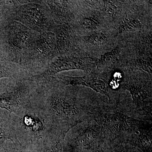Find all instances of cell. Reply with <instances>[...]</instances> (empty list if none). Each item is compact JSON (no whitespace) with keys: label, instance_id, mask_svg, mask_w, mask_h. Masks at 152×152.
Masks as SVG:
<instances>
[{"label":"cell","instance_id":"1","mask_svg":"<svg viewBox=\"0 0 152 152\" xmlns=\"http://www.w3.org/2000/svg\"><path fill=\"white\" fill-rule=\"evenodd\" d=\"M31 107L50 129L67 133L100 113L86 105L75 90L60 86L53 79L40 84Z\"/></svg>","mask_w":152,"mask_h":152},{"label":"cell","instance_id":"2","mask_svg":"<svg viewBox=\"0 0 152 152\" xmlns=\"http://www.w3.org/2000/svg\"><path fill=\"white\" fill-rule=\"evenodd\" d=\"M38 87L30 78L0 79V108L21 116L31 107Z\"/></svg>","mask_w":152,"mask_h":152},{"label":"cell","instance_id":"3","mask_svg":"<svg viewBox=\"0 0 152 152\" xmlns=\"http://www.w3.org/2000/svg\"><path fill=\"white\" fill-rule=\"evenodd\" d=\"M0 26V45L4 51L13 56L33 51L39 37L35 31L18 21L2 23Z\"/></svg>","mask_w":152,"mask_h":152},{"label":"cell","instance_id":"4","mask_svg":"<svg viewBox=\"0 0 152 152\" xmlns=\"http://www.w3.org/2000/svg\"><path fill=\"white\" fill-rule=\"evenodd\" d=\"M94 64L92 58L76 53L61 56L52 62L45 70L30 78L34 81L42 83L50 80L58 73L69 70H82L87 72L91 69Z\"/></svg>","mask_w":152,"mask_h":152},{"label":"cell","instance_id":"5","mask_svg":"<svg viewBox=\"0 0 152 152\" xmlns=\"http://www.w3.org/2000/svg\"><path fill=\"white\" fill-rule=\"evenodd\" d=\"M13 115L17 137L31 141V144L42 138L51 129L31 107L20 117Z\"/></svg>","mask_w":152,"mask_h":152},{"label":"cell","instance_id":"6","mask_svg":"<svg viewBox=\"0 0 152 152\" xmlns=\"http://www.w3.org/2000/svg\"><path fill=\"white\" fill-rule=\"evenodd\" d=\"M74 128H75L74 127ZM102 127L98 124L87 128H75L64 140V152H80L95 146L101 138Z\"/></svg>","mask_w":152,"mask_h":152},{"label":"cell","instance_id":"7","mask_svg":"<svg viewBox=\"0 0 152 152\" xmlns=\"http://www.w3.org/2000/svg\"><path fill=\"white\" fill-rule=\"evenodd\" d=\"M16 18L18 22L36 32L49 31V18L39 5L28 4L22 6L18 10Z\"/></svg>","mask_w":152,"mask_h":152},{"label":"cell","instance_id":"8","mask_svg":"<svg viewBox=\"0 0 152 152\" xmlns=\"http://www.w3.org/2000/svg\"><path fill=\"white\" fill-rule=\"evenodd\" d=\"M58 84L63 86H83L88 87L97 92L109 96L108 86L105 80L100 79L96 75L89 74L81 77H69L61 75L55 79Z\"/></svg>","mask_w":152,"mask_h":152},{"label":"cell","instance_id":"9","mask_svg":"<svg viewBox=\"0 0 152 152\" xmlns=\"http://www.w3.org/2000/svg\"><path fill=\"white\" fill-rule=\"evenodd\" d=\"M66 132L52 130L42 138L31 144L30 152H64Z\"/></svg>","mask_w":152,"mask_h":152},{"label":"cell","instance_id":"10","mask_svg":"<svg viewBox=\"0 0 152 152\" xmlns=\"http://www.w3.org/2000/svg\"><path fill=\"white\" fill-rule=\"evenodd\" d=\"M7 140L10 141L19 150L21 149L22 144L17 137L12 114L0 108V150L4 149Z\"/></svg>","mask_w":152,"mask_h":152},{"label":"cell","instance_id":"11","mask_svg":"<svg viewBox=\"0 0 152 152\" xmlns=\"http://www.w3.org/2000/svg\"><path fill=\"white\" fill-rule=\"evenodd\" d=\"M33 50L41 58H51L57 54L54 33L45 31L39 35Z\"/></svg>","mask_w":152,"mask_h":152},{"label":"cell","instance_id":"12","mask_svg":"<svg viewBox=\"0 0 152 152\" xmlns=\"http://www.w3.org/2000/svg\"><path fill=\"white\" fill-rule=\"evenodd\" d=\"M57 53L65 55L72 50L75 43L73 32L67 25H64L56 29L55 33Z\"/></svg>","mask_w":152,"mask_h":152},{"label":"cell","instance_id":"13","mask_svg":"<svg viewBox=\"0 0 152 152\" xmlns=\"http://www.w3.org/2000/svg\"><path fill=\"white\" fill-rule=\"evenodd\" d=\"M144 86V85L137 83L136 81L128 80L126 82L123 86L129 91L133 100L139 105L142 103L149 96L146 87Z\"/></svg>","mask_w":152,"mask_h":152},{"label":"cell","instance_id":"14","mask_svg":"<svg viewBox=\"0 0 152 152\" xmlns=\"http://www.w3.org/2000/svg\"><path fill=\"white\" fill-rule=\"evenodd\" d=\"M108 35L105 31L96 30L90 32L88 35L84 37V41L91 46L100 47L107 42Z\"/></svg>","mask_w":152,"mask_h":152},{"label":"cell","instance_id":"15","mask_svg":"<svg viewBox=\"0 0 152 152\" xmlns=\"http://www.w3.org/2000/svg\"><path fill=\"white\" fill-rule=\"evenodd\" d=\"M142 26L141 21L136 15H132L127 16L124 18L120 23L118 34L125 31H134L140 28Z\"/></svg>","mask_w":152,"mask_h":152},{"label":"cell","instance_id":"16","mask_svg":"<svg viewBox=\"0 0 152 152\" xmlns=\"http://www.w3.org/2000/svg\"><path fill=\"white\" fill-rule=\"evenodd\" d=\"M120 53V49L116 48L111 52L106 53L102 56L100 59L96 64L98 69L108 67L114 64L118 59Z\"/></svg>","mask_w":152,"mask_h":152},{"label":"cell","instance_id":"17","mask_svg":"<svg viewBox=\"0 0 152 152\" xmlns=\"http://www.w3.org/2000/svg\"><path fill=\"white\" fill-rule=\"evenodd\" d=\"M3 78L24 79L10 66L0 54V79Z\"/></svg>","mask_w":152,"mask_h":152},{"label":"cell","instance_id":"18","mask_svg":"<svg viewBox=\"0 0 152 152\" xmlns=\"http://www.w3.org/2000/svg\"><path fill=\"white\" fill-rule=\"evenodd\" d=\"M48 4L56 16L65 17L69 12L67 1H49Z\"/></svg>","mask_w":152,"mask_h":152},{"label":"cell","instance_id":"19","mask_svg":"<svg viewBox=\"0 0 152 152\" xmlns=\"http://www.w3.org/2000/svg\"><path fill=\"white\" fill-rule=\"evenodd\" d=\"M80 23L83 28L91 31L98 29L100 25V21L95 16L83 18L80 21Z\"/></svg>","mask_w":152,"mask_h":152},{"label":"cell","instance_id":"20","mask_svg":"<svg viewBox=\"0 0 152 152\" xmlns=\"http://www.w3.org/2000/svg\"><path fill=\"white\" fill-rule=\"evenodd\" d=\"M3 150L4 152H19V151L13 143L8 145L5 144Z\"/></svg>","mask_w":152,"mask_h":152},{"label":"cell","instance_id":"21","mask_svg":"<svg viewBox=\"0 0 152 152\" xmlns=\"http://www.w3.org/2000/svg\"><path fill=\"white\" fill-rule=\"evenodd\" d=\"M96 152H100V150L99 148H98L96 150Z\"/></svg>","mask_w":152,"mask_h":152}]
</instances>
